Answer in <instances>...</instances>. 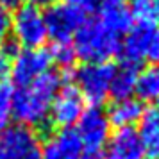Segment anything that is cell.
<instances>
[{
	"label": "cell",
	"instance_id": "obj_1",
	"mask_svg": "<svg viewBox=\"0 0 159 159\" xmlns=\"http://www.w3.org/2000/svg\"><path fill=\"white\" fill-rule=\"evenodd\" d=\"M63 80L56 72H47L27 86L18 88L13 93V118L22 127L38 129L48 122L52 102L57 95Z\"/></svg>",
	"mask_w": 159,
	"mask_h": 159
},
{
	"label": "cell",
	"instance_id": "obj_2",
	"mask_svg": "<svg viewBox=\"0 0 159 159\" xmlns=\"http://www.w3.org/2000/svg\"><path fill=\"white\" fill-rule=\"evenodd\" d=\"M75 59L84 63H109L122 52V36L107 29L100 20H86L72 39Z\"/></svg>",
	"mask_w": 159,
	"mask_h": 159
},
{
	"label": "cell",
	"instance_id": "obj_3",
	"mask_svg": "<svg viewBox=\"0 0 159 159\" xmlns=\"http://www.w3.org/2000/svg\"><path fill=\"white\" fill-rule=\"evenodd\" d=\"M47 32L54 45H72V39L86 23L88 13L70 0L56 2L43 11Z\"/></svg>",
	"mask_w": 159,
	"mask_h": 159
},
{
	"label": "cell",
	"instance_id": "obj_4",
	"mask_svg": "<svg viewBox=\"0 0 159 159\" xmlns=\"http://www.w3.org/2000/svg\"><path fill=\"white\" fill-rule=\"evenodd\" d=\"M123 61L139 66L141 63L159 65V25L139 23L132 25L125 32L122 41Z\"/></svg>",
	"mask_w": 159,
	"mask_h": 159
},
{
	"label": "cell",
	"instance_id": "obj_5",
	"mask_svg": "<svg viewBox=\"0 0 159 159\" xmlns=\"http://www.w3.org/2000/svg\"><path fill=\"white\" fill-rule=\"evenodd\" d=\"M11 34L15 43L23 48H39L48 39L45 15L36 4H22L11 15Z\"/></svg>",
	"mask_w": 159,
	"mask_h": 159
},
{
	"label": "cell",
	"instance_id": "obj_6",
	"mask_svg": "<svg viewBox=\"0 0 159 159\" xmlns=\"http://www.w3.org/2000/svg\"><path fill=\"white\" fill-rule=\"evenodd\" d=\"M113 68L109 63H84L73 72V86L91 107H98L109 97Z\"/></svg>",
	"mask_w": 159,
	"mask_h": 159
},
{
	"label": "cell",
	"instance_id": "obj_7",
	"mask_svg": "<svg viewBox=\"0 0 159 159\" xmlns=\"http://www.w3.org/2000/svg\"><path fill=\"white\" fill-rule=\"evenodd\" d=\"M75 132L82 145V152L86 157H95L104 152L111 138V123L107 115L100 107L86 109L80 120L75 125Z\"/></svg>",
	"mask_w": 159,
	"mask_h": 159
},
{
	"label": "cell",
	"instance_id": "obj_8",
	"mask_svg": "<svg viewBox=\"0 0 159 159\" xmlns=\"http://www.w3.org/2000/svg\"><path fill=\"white\" fill-rule=\"evenodd\" d=\"M0 159H43L38 134L22 125L0 132Z\"/></svg>",
	"mask_w": 159,
	"mask_h": 159
},
{
	"label": "cell",
	"instance_id": "obj_9",
	"mask_svg": "<svg viewBox=\"0 0 159 159\" xmlns=\"http://www.w3.org/2000/svg\"><path fill=\"white\" fill-rule=\"evenodd\" d=\"M52 66V56L50 50L43 47L39 48H23L16 52V56L11 61V77L18 88L27 86L32 80L39 79L41 75L50 72Z\"/></svg>",
	"mask_w": 159,
	"mask_h": 159
},
{
	"label": "cell",
	"instance_id": "obj_10",
	"mask_svg": "<svg viewBox=\"0 0 159 159\" xmlns=\"http://www.w3.org/2000/svg\"><path fill=\"white\" fill-rule=\"evenodd\" d=\"M84 98L73 84H63L52 102L48 120L56 129H73L80 120L84 109Z\"/></svg>",
	"mask_w": 159,
	"mask_h": 159
},
{
	"label": "cell",
	"instance_id": "obj_11",
	"mask_svg": "<svg viewBox=\"0 0 159 159\" xmlns=\"http://www.w3.org/2000/svg\"><path fill=\"white\" fill-rule=\"evenodd\" d=\"M43 159H84L75 129H56L41 143Z\"/></svg>",
	"mask_w": 159,
	"mask_h": 159
},
{
	"label": "cell",
	"instance_id": "obj_12",
	"mask_svg": "<svg viewBox=\"0 0 159 159\" xmlns=\"http://www.w3.org/2000/svg\"><path fill=\"white\" fill-rule=\"evenodd\" d=\"M109 150L113 159H147L143 143L134 127L116 129L109 138Z\"/></svg>",
	"mask_w": 159,
	"mask_h": 159
},
{
	"label": "cell",
	"instance_id": "obj_13",
	"mask_svg": "<svg viewBox=\"0 0 159 159\" xmlns=\"http://www.w3.org/2000/svg\"><path fill=\"white\" fill-rule=\"evenodd\" d=\"M106 115H107L109 123L115 125L116 129H129L141 122L145 107L143 102L138 100L136 97H129V98L115 100Z\"/></svg>",
	"mask_w": 159,
	"mask_h": 159
},
{
	"label": "cell",
	"instance_id": "obj_14",
	"mask_svg": "<svg viewBox=\"0 0 159 159\" xmlns=\"http://www.w3.org/2000/svg\"><path fill=\"white\" fill-rule=\"evenodd\" d=\"M139 68L132 65L129 61H122L118 66L113 68V79H111V89H109V97H113L115 100H122V98H129L134 95V88H136V77Z\"/></svg>",
	"mask_w": 159,
	"mask_h": 159
},
{
	"label": "cell",
	"instance_id": "obj_15",
	"mask_svg": "<svg viewBox=\"0 0 159 159\" xmlns=\"http://www.w3.org/2000/svg\"><path fill=\"white\" fill-rule=\"evenodd\" d=\"M138 125V134L143 143L147 159H159V116L156 111L145 109V115Z\"/></svg>",
	"mask_w": 159,
	"mask_h": 159
},
{
	"label": "cell",
	"instance_id": "obj_16",
	"mask_svg": "<svg viewBox=\"0 0 159 159\" xmlns=\"http://www.w3.org/2000/svg\"><path fill=\"white\" fill-rule=\"evenodd\" d=\"M134 93L141 102L159 100V65H147L138 72Z\"/></svg>",
	"mask_w": 159,
	"mask_h": 159
},
{
	"label": "cell",
	"instance_id": "obj_17",
	"mask_svg": "<svg viewBox=\"0 0 159 159\" xmlns=\"http://www.w3.org/2000/svg\"><path fill=\"white\" fill-rule=\"evenodd\" d=\"M129 11L139 23L159 25V0H129Z\"/></svg>",
	"mask_w": 159,
	"mask_h": 159
},
{
	"label": "cell",
	"instance_id": "obj_18",
	"mask_svg": "<svg viewBox=\"0 0 159 159\" xmlns=\"http://www.w3.org/2000/svg\"><path fill=\"white\" fill-rule=\"evenodd\" d=\"M13 93L11 84L0 82V132L9 129L13 122Z\"/></svg>",
	"mask_w": 159,
	"mask_h": 159
},
{
	"label": "cell",
	"instance_id": "obj_19",
	"mask_svg": "<svg viewBox=\"0 0 159 159\" xmlns=\"http://www.w3.org/2000/svg\"><path fill=\"white\" fill-rule=\"evenodd\" d=\"M50 56H52V63L59 65L61 68H70L75 61L72 45H54L50 48Z\"/></svg>",
	"mask_w": 159,
	"mask_h": 159
},
{
	"label": "cell",
	"instance_id": "obj_20",
	"mask_svg": "<svg viewBox=\"0 0 159 159\" xmlns=\"http://www.w3.org/2000/svg\"><path fill=\"white\" fill-rule=\"evenodd\" d=\"M18 45L16 43H6L2 48H0V82H6V77H7L9 70H11V61L16 56V48Z\"/></svg>",
	"mask_w": 159,
	"mask_h": 159
},
{
	"label": "cell",
	"instance_id": "obj_21",
	"mask_svg": "<svg viewBox=\"0 0 159 159\" xmlns=\"http://www.w3.org/2000/svg\"><path fill=\"white\" fill-rule=\"evenodd\" d=\"M11 36V11L0 6V48L9 41Z\"/></svg>",
	"mask_w": 159,
	"mask_h": 159
},
{
	"label": "cell",
	"instance_id": "obj_22",
	"mask_svg": "<svg viewBox=\"0 0 159 159\" xmlns=\"http://www.w3.org/2000/svg\"><path fill=\"white\" fill-rule=\"evenodd\" d=\"M22 4H23V0H0V6L9 9V11L11 9H18Z\"/></svg>",
	"mask_w": 159,
	"mask_h": 159
},
{
	"label": "cell",
	"instance_id": "obj_23",
	"mask_svg": "<svg viewBox=\"0 0 159 159\" xmlns=\"http://www.w3.org/2000/svg\"><path fill=\"white\" fill-rule=\"evenodd\" d=\"M59 0H30V4H36V6H52V4H56Z\"/></svg>",
	"mask_w": 159,
	"mask_h": 159
},
{
	"label": "cell",
	"instance_id": "obj_24",
	"mask_svg": "<svg viewBox=\"0 0 159 159\" xmlns=\"http://www.w3.org/2000/svg\"><path fill=\"white\" fill-rule=\"evenodd\" d=\"M152 109H154V111H156V115L159 116V100L156 102V107H152Z\"/></svg>",
	"mask_w": 159,
	"mask_h": 159
},
{
	"label": "cell",
	"instance_id": "obj_25",
	"mask_svg": "<svg viewBox=\"0 0 159 159\" xmlns=\"http://www.w3.org/2000/svg\"><path fill=\"white\" fill-rule=\"evenodd\" d=\"M70 2H73V4H77V2H79V0H70Z\"/></svg>",
	"mask_w": 159,
	"mask_h": 159
},
{
	"label": "cell",
	"instance_id": "obj_26",
	"mask_svg": "<svg viewBox=\"0 0 159 159\" xmlns=\"http://www.w3.org/2000/svg\"><path fill=\"white\" fill-rule=\"evenodd\" d=\"M102 159H113V157H109V156H107V157H102Z\"/></svg>",
	"mask_w": 159,
	"mask_h": 159
}]
</instances>
